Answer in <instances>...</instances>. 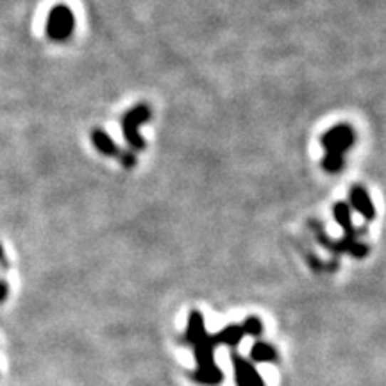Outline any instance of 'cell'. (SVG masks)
<instances>
[{
	"label": "cell",
	"instance_id": "obj_1",
	"mask_svg": "<svg viewBox=\"0 0 386 386\" xmlns=\"http://www.w3.org/2000/svg\"><path fill=\"white\" fill-rule=\"evenodd\" d=\"M354 132L349 125H336L322 138V147L325 150L324 167L329 172H338L343 165V154L353 147Z\"/></svg>",
	"mask_w": 386,
	"mask_h": 386
},
{
	"label": "cell",
	"instance_id": "obj_2",
	"mask_svg": "<svg viewBox=\"0 0 386 386\" xmlns=\"http://www.w3.org/2000/svg\"><path fill=\"white\" fill-rule=\"evenodd\" d=\"M73 20L72 11H70L66 6H58L51 11V16H48L47 22V33L52 40H66L70 34L73 33Z\"/></svg>",
	"mask_w": 386,
	"mask_h": 386
},
{
	"label": "cell",
	"instance_id": "obj_3",
	"mask_svg": "<svg viewBox=\"0 0 386 386\" xmlns=\"http://www.w3.org/2000/svg\"><path fill=\"white\" fill-rule=\"evenodd\" d=\"M149 118H150V111L147 106H138L125 115V118H124L125 138H127V142L131 143L135 149H143V147H145L142 136L138 135V125L145 124Z\"/></svg>",
	"mask_w": 386,
	"mask_h": 386
},
{
	"label": "cell",
	"instance_id": "obj_4",
	"mask_svg": "<svg viewBox=\"0 0 386 386\" xmlns=\"http://www.w3.org/2000/svg\"><path fill=\"white\" fill-rule=\"evenodd\" d=\"M93 143H95V147H97V149H99L103 154H108V156H122V152L118 150V147L115 145L113 142H111L110 136H108L106 132L95 131L93 132ZM120 160L124 161L125 165H129L127 160H125V156H122Z\"/></svg>",
	"mask_w": 386,
	"mask_h": 386
},
{
	"label": "cell",
	"instance_id": "obj_5",
	"mask_svg": "<svg viewBox=\"0 0 386 386\" xmlns=\"http://www.w3.org/2000/svg\"><path fill=\"white\" fill-rule=\"evenodd\" d=\"M353 201L354 206L356 208H360L361 212H363L365 217H368V219H374V206L370 204V201H368L367 193L363 192L361 188H354L353 189Z\"/></svg>",
	"mask_w": 386,
	"mask_h": 386
}]
</instances>
